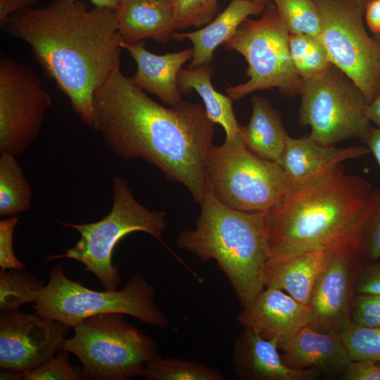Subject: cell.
<instances>
[{"mask_svg": "<svg viewBox=\"0 0 380 380\" xmlns=\"http://www.w3.org/2000/svg\"><path fill=\"white\" fill-rule=\"evenodd\" d=\"M213 72L211 63L192 69L182 68L177 77L178 89L183 94L195 90L203 101L208 118L223 127L225 139H232L240 134V125L232 108L234 101L214 89L211 82Z\"/></svg>", "mask_w": 380, "mask_h": 380, "instance_id": "obj_24", "label": "cell"}, {"mask_svg": "<svg viewBox=\"0 0 380 380\" xmlns=\"http://www.w3.org/2000/svg\"><path fill=\"white\" fill-rule=\"evenodd\" d=\"M289 45L293 66L303 80L314 78L333 65L319 37L290 34Z\"/></svg>", "mask_w": 380, "mask_h": 380, "instance_id": "obj_27", "label": "cell"}, {"mask_svg": "<svg viewBox=\"0 0 380 380\" xmlns=\"http://www.w3.org/2000/svg\"><path fill=\"white\" fill-rule=\"evenodd\" d=\"M355 294H380V262H362L355 285Z\"/></svg>", "mask_w": 380, "mask_h": 380, "instance_id": "obj_36", "label": "cell"}, {"mask_svg": "<svg viewBox=\"0 0 380 380\" xmlns=\"http://www.w3.org/2000/svg\"><path fill=\"white\" fill-rule=\"evenodd\" d=\"M74 331L61 348L80 359L83 379L127 380L141 376L146 365L158 354L156 343L128 323L122 313L87 317Z\"/></svg>", "mask_w": 380, "mask_h": 380, "instance_id": "obj_6", "label": "cell"}, {"mask_svg": "<svg viewBox=\"0 0 380 380\" xmlns=\"http://www.w3.org/2000/svg\"><path fill=\"white\" fill-rule=\"evenodd\" d=\"M290 34L319 36L320 18L315 0H271Z\"/></svg>", "mask_w": 380, "mask_h": 380, "instance_id": "obj_30", "label": "cell"}, {"mask_svg": "<svg viewBox=\"0 0 380 380\" xmlns=\"http://www.w3.org/2000/svg\"><path fill=\"white\" fill-rule=\"evenodd\" d=\"M252 114L246 126H239L247 148L265 160L279 163L289 135L279 113L263 97L251 99Z\"/></svg>", "mask_w": 380, "mask_h": 380, "instance_id": "obj_23", "label": "cell"}, {"mask_svg": "<svg viewBox=\"0 0 380 380\" xmlns=\"http://www.w3.org/2000/svg\"><path fill=\"white\" fill-rule=\"evenodd\" d=\"M377 362L380 365V361H378Z\"/></svg>", "mask_w": 380, "mask_h": 380, "instance_id": "obj_48", "label": "cell"}, {"mask_svg": "<svg viewBox=\"0 0 380 380\" xmlns=\"http://www.w3.org/2000/svg\"><path fill=\"white\" fill-rule=\"evenodd\" d=\"M155 294V288L139 272L120 291H96L68 279L58 264L32 308L70 327L87 317L112 312L130 315L153 327H167L169 320L157 305Z\"/></svg>", "mask_w": 380, "mask_h": 380, "instance_id": "obj_5", "label": "cell"}, {"mask_svg": "<svg viewBox=\"0 0 380 380\" xmlns=\"http://www.w3.org/2000/svg\"><path fill=\"white\" fill-rule=\"evenodd\" d=\"M303 81L299 122L310 127L311 139L324 146L353 138L365 143L372 129L368 101L348 76L333 65Z\"/></svg>", "mask_w": 380, "mask_h": 380, "instance_id": "obj_10", "label": "cell"}, {"mask_svg": "<svg viewBox=\"0 0 380 380\" xmlns=\"http://www.w3.org/2000/svg\"><path fill=\"white\" fill-rule=\"evenodd\" d=\"M232 362L234 374L243 380H312L321 374L287 367L274 343L247 329L234 343Z\"/></svg>", "mask_w": 380, "mask_h": 380, "instance_id": "obj_17", "label": "cell"}, {"mask_svg": "<svg viewBox=\"0 0 380 380\" xmlns=\"http://www.w3.org/2000/svg\"><path fill=\"white\" fill-rule=\"evenodd\" d=\"M51 105L40 78L9 56L0 60V153L16 156L36 139Z\"/></svg>", "mask_w": 380, "mask_h": 380, "instance_id": "obj_12", "label": "cell"}, {"mask_svg": "<svg viewBox=\"0 0 380 380\" xmlns=\"http://www.w3.org/2000/svg\"><path fill=\"white\" fill-rule=\"evenodd\" d=\"M94 127L116 155L142 158L184 185L200 204L208 186V153L215 124L200 103L170 108L151 99L117 65L93 98Z\"/></svg>", "mask_w": 380, "mask_h": 380, "instance_id": "obj_1", "label": "cell"}, {"mask_svg": "<svg viewBox=\"0 0 380 380\" xmlns=\"http://www.w3.org/2000/svg\"><path fill=\"white\" fill-rule=\"evenodd\" d=\"M362 265L350 241H341L331 247L308 303V326L339 334L352 322L355 285Z\"/></svg>", "mask_w": 380, "mask_h": 380, "instance_id": "obj_13", "label": "cell"}, {"mask_svg": "<svg viewBox=\"0 0 380 380\" xmlns=\"http://www.w3.org/2000/svg\"><path fill=\"white\" fill-rule=\"evenodd\" d=\"M75 1L77 0H70ZM95 6L108 8L115 11L118 8L121 0H89Z\"/></svg>", "mask_w": 380, "mask_h": 380, "instance_id": "obj_42", "label": "cell"}, {"mask_svg": "<svg viewBox=\"0 0 380 380\" xmlns=\"http://www.w3.org/2000/svg\"><path fill=\"white\" fill-rule=\"evenodd\" d=\"M170 4L177 30L203 27L218 11V0H172Z\"/></svg>", "mask_w": 380, "mask_h": 380, "instance_id": "obj_32", "label": "cell"}, {"mask_svg": "<svg viewBox=\"0 0 380 380\" xmlns=\"http://www.w3.org/2000/svg\"><path fill=\"white\" fill-rule=\"evenodd\" d=\"M319 38L332 64L363 92L368 103L380 91V44L364 25L365 8L353 0H315Z\"/></svg>", "mask_w": 380, "mask_h": 380, "instance_id": "obj_11", "label": "cell"}, {"mask_svg": "<svg viewBox=\"0 0 380 380\" xmlns=\"http://www.w3.org/2000/svg\"><path fill=\"white\" fill-rule=\"evenodd\" d=\"M141 376L148 380H224L223 373L195 360L164 358L158 354L145 366Z\"/></svg>", "mask_w": 380, "mask_h": 380, "instance_id": "obj_26", "label": "cell"}, {"mask_svg": "<svg viewBox=\"0 0 380 380\" xmlns=\"http://www.w3.org/2000/svg\"><path fill=\"white\" fill-rule=\"evenodd\" d=\"M352 322L359 326H380V294H355L351 311Z\"/></svg>", "mask_w": 380, "mask_h": 380, "instance_id": "obj_34", "label": "cell"}, {"mask_svg": "<svg viewBox=\"0 0 380 380\" xmlns=\"http://www.w3.org/2000/svg\"><path fill=\"white\" fill-rule=\"evenodd\" d=\"M248 1L262 3V4H267L269 1H271V0H248Z\"/></svg>", "mask_w": 380, "mask_h": 380, "instance_id": "obj_45", "label": "cell"}, {"mask_svg": "<svg viewBox=\"0 0 380 380\" xmlns=\"http://www.w3.org/2000/svg\"><path fill=\"white\" fill-rule=\"evenodd\" d=\"M143 41L136 43L121 42L137 64L132 82L144 91L150 92L170 106L182 101L177 86V77L182 65L194 56V49L157 55L146 49Z\"/></svg>", "mask_w": 380, "mask_h": 380, "instance_id": "obj_19", "label": "cell"}, {"mask_svg": "<svg viewBox=\"0 0 380 380\" xmlns=\"http://www.w3.org/2000/svg\"><path fill=\"white\" fill-rule=\"evenodd\" d=\"M20 216L0 221V267L2 270H23L26 266L15 255L13 237Z\"/></svg>", "mask_w": 380, "mask_h": 380, "instance_id": "obj_35", "label": "cell"}, {"mask_svg": "<svg viewBox=\"0 0 380 380\" xmlns=\"http://www.w3.org/2000/svg\"><path fill=\"white\" fill-rule=\"evenodd\" d=\"M258 19L247 18L222 45L241 53L248 63L249 80L225 91L238 101L255 91L279 89L286 96L300 94L303 80L293 66L289 51V32L275 5L269 1Z\"/></svg>", "mask_w": 380, "mask_h": 380, "instance_id": "obj_9", "label": "cell"}, {"mask_svg": "<svg viewBox=\"0 0 380 380\" xmlns=\"http://www.w3.org/2000/svg\"><path fill=\"white\" fill-rule=\"evenodd\" d=\"M333 245L287 255H270L264 272L265 288H278L308 305L315 283Z\"/></svg>", "mask_w": 380, "mask_h": 380, "instance_id": "obj_20", "label": "cell"}, {"mask_svg": "<svg viewBox=\"0 0 380 380\" xmlns=\"http://www.w3.org/2000/svg\"><path fill=\"white\" fill-rule=\"evenodd\" d=\"M356 249L362 262H375L380 258V189L373 190L362 210Z\"/></svg>", "mask_w": 380, "mask_h": 380, "instance_id": "obj_29", "label": "cell"}, {"mask_svg": "<svg viewBox=\"0 0 380 380\" xmlns=\"http://www.w3.org/2000/svg\"><path fill=\"white\" fill-rule=\"evenodd\" d=\"M380 168V127L372 128L365 141Z\"/></svg>", "mask_w": 380, "mask_h": 380, "instance_id": "obj_40", "label": "cell"}, {"mask_svg": "<svg viewBox=\"0 0 380 380\" xmlns=\"http://www.w3.org/2000/svg\"><path fill=\"white\" fill-rule=\"evenodd\" d=\"M339 334L353 360L380 361V326L365 327L351 322Z\"/></svg>", "mask_w": 380, "mask_h": 380, "instance_id": "obj_31", "label": "cell"}, {"mask_svg": "<svg viewBox=\"0 0 380 380\" xmlns=\"http://www.w3.org/2000/svg\"><path fill=\"white\" fill-rule=\"evenodd\" d=\"M193 230L177 237L180 248L203 261L214 260L243 308L265 289L264 272L271 254L268 213L245 212L222 203L208 189Z\"/></svg>", "mask_w": 380, "mask_h": 380, "instance_id": "obj_4", "label": "cell"}, {"mask_svg": "<svg viewBox=\"0 0 380 380\" xmlns=\"http://www.w3.org/2000/svg\"><path fill=\"white\" fill-rule=\"evenodd\" d=\"M115 18L118 32L127 43L145 39L166 43L173 39L177 30L167 0H121Z\"/></svg>", "mask_w": 380, "mask_h": 380, "instance_id": "obj_21", "label": "cell"}, {"mask_svg": "<svg viewBox=\"0 0 380 380\" xmlns=\"http://www.w3.org/2000/svg\"><path fill=\"white\" fill-rule=\"evenodd\" d=\"M39 0H0V25L4 26L13 13L37 5Z\"/></svg>", "mask_w": 380, "mask_h": 380, "instance_id": "obj_38", "label": "cell"}, {"mask_svg": "<svg viewBox=\"0 0 380 380\" xmlns=\"http://www.w3.org/2000/svg\"><path fill=\"white\" fill-rule=\"evenodd\" d=\"M341 377L343 380H380V365L372 360H353Z\"/></svg>", "mask_w": 380, "mask_h": 380, "instance_id": "obj_37", "label": "cell"}, {"mask_svg": "<svg viewBox=\"0 0 380 380\" xmlns=\"http://www.w3.org/2000/svg\"><path fill=\"white\" fill-rule=\"evenodd\" d=\"M369 153L368 147L324 146L310 136L298 139L289 137L279 163L295 188L331 174L346 160Z\"/></svg>", "mask_w": 380, "mask_h": 380, "instance_id": "obj_16", "label": "cell"}, {"mask_svg": "<svg viewBox=\"0 0 380 380\" xmlns=\"http://www.w3.org/2000/svg\"><path fill=\"white\" fill-rule=\"evenodd\" d=\"M24 373L7 369H1L0 372V379H23Z\"/></svg>", "mask_w": 380, "mask_h": 380, "instance_id": "obj_43", "label": "cell"}, {"mask_svg": "<svg viewBox=\"0 0 380 380\" xmlns=\"http://www.w3.org/2000/svg\"><path fill=\"white\" fill-rule=\"evenodd\" d=\"M281 350L287 367L316 369L330 376L341 375L353 361L338 333L319 331L309 326L301 329Z\"/></svg>", "mask_w": 380, "mask_h": 380, "instance_id": "obj_18", "label": "cell"}, {"mask_svg": "<svg viewBox=\"0 0 380 380\" xmlns=\"http://www.w3.org/2000/svg\"><path fill=\"white\" fill-rule=\"evenodd\" d=\"M373 37L376 39V41L380 44V33L374 34Z\"/></svg>", "mask_w": 380, "mask_h": 380, "instance_id": "obj_46", "label": "cell"}, {"mask_svg": "<svg viewBox=\"0 0 380 380\" xmlns=\"http://www.w3.org/2000/svg\"><path fill=\"white\" fill-rule=\"evenodd\" d=\"M4 27L30 46L33 60L68 97L72 112L94 129V93L120 65L122 39L115 11L54 0L13 13Z\"/></svg>", "mask_w": 380, "mask_h": 380, "instance_id": "obj_2", "label": "cell"}, {"mask_svg": "<svg viewBox=\"0 0 380 380\" xmlns=\"http://www.w3.org/2000/svg\"><path fill=\"white\" fill-rule=\"evenodd\" d=\"M206 177L208 189L222 203L245 212L269 213L292 189L280 164L253 153L240 134L211 146Z\"/></svg>", "mask_w": 380, "mask_h": 380, "instance_id": "obj_8", "label": "cell"}, {"mask_svg": "<svg viewBox=\"0 0 380 380\" xmlns=\"http://www.w3.org/2000/svg\"><path fill=\"white\" fill-rule=\"evenodd\" d=\"M267 4L248 0H232L228 6L208 24L190 32H175L174 40L189 39L194 56L189 68L210 64L218 46L222 45L251 15L263 13Z\"/></svg>", "mask_w": 380, "mask_h": 380, "instance_id": "obj_22", "label": "cell"}, {"mask_svg": "<svg viewBox=\"0 0 380 380\" xmlns=\"http://www.w3.org/2000/svg\"><path fill=\"white\" fill-rule=\"evenodd\" d=\"M32 190L14 156L0 157V215L15 216L32 207Z\"/></svg>", "mask_w": 380, "mask_h": 380, "instance_id": "obj_25", "label": "cell"}, {"mask_svg": "<svg viewBox=\"0 0 380 380\" xmlns=\"http://www.w3.org/2000/svg\"><path fill=\"white\" fill-rule=\"evenodd\" d=\"M25 380H79L83 379L82 369L68 360V351L60 348L56 357H51L34 369L24 373Z\"/></svg>", "mask_w": 380, "mask_h": 380, "instance_id": "obj_33", "label": "cell"}, {"mask_svg": "<svg viewBox=\"0 0 380 380\" xmlns=\"http://www.w3.org/2000/svg\"><path fill=\"white\" fill-rule=\"evenodd\" d=\"M374 189L365 178L346 175L338 166L331 174L292 188L268 213L270 255H287L341 241L356 247L362 208Z\"/></svg>", "mask_w": 380, "mask_h": 380, "instance_id": "obj_3", "label": "cell"}, {"mask_svg": "<svg viewBox=\"0 0 380 380\" xmlns=\"http://www.w3.org/2000/svg\"><path fill=\"white\" fill-rule=\"evenodd\" d=\"M167 1H168L170 3H171V1H172V0H167Z\"/></svg>", "mask_w": 380, "mask_h": 380, "instance_id": "obj_47", "label": "cell"}, {"mask_svg": "<svg viewBox=\"0 0 380 380\" xmlns=\"http://www.w3.org/2000/svg\"><path fill=\"white\" fill-rule=\"evenodd\" d=\"M45 285L23 270L0 271V310H16L23 304L34 303Z\"/></svg>", "mask_w": 380, "mask_h": 380, "instance_id": "obj_28", "label": "cell"}, {"mask_svg": "<svg viewBox=\"0 0 380 380\" xmlns=\"http://www.w3.org/2000/svg\"><path fill=\"white\" fill-rule=\"evenodd\" d=\"M310 309L285 291L266 287L237 317L244 329L274 343L281 350L308 326Z\"/></svg>", "mask_w": 380, "mask_h": 380, "instance_id": "obj_15", "label": "cell"}, {"mask_svg": "<svg viewBox=\"0 0 380 380\" xmlns=\"http://www.w3.org/2000/svg\"><path fill=\"white\" fill-rule=\"evenodd\" d=\"M113 203L109 213L91 223L58 224L76 229L80 239L65 253L47 257L48 260L66 258L83 263L106 290H118L121 277L112 263V254L118 241L129 233L143 232L160 241L166 227L165 213L149 210L134 197L126 179L113 180Z\"/></svg>", "mask_w": 380, "mask_h": 380, "instance_id": "obj_7", "label": "cell"}, {"mask_svg": "<svg viewBox=\"0 0 380 380\" xmlns=\"http://www.w3.org/2000/svg\"><path fill=\"white\" fill-rule=\"evenodd\" d=\"M70 328L37 312L1 310V369L25 373L40 365L61 348Z\"/></svg>", "mask_w": 380, "mask_h": 380, "instance_id": "obj_14", "label": "cell"}, {"mask_svg": "<svg viewBox=\"0 0 380 380\" xmlns=\"http://www.w3.org/2000/svg\"><path fill=\"white\" fill-rule=\"evenodd\" d=\"M365 20L373 34L380 33V0H372L367 5Z\"/></svg>", "mask_w": 380, "mask_h": 380, "instance_id": "obj_39", "label": "cell"}, {"mask_svg": "<svg viewBox=\"0 0 380 380\" xmlns=\"http://www.w3.org/2000/svg\"><path fill=\"white\" fill-rule=\"evenodd\" d=\"M365 114L370 122H372L380 127V91L371 102L368 103Z\"/></svg>", "mask_w": 380, "mask_h": 380, "instance_id": "obj_41", "label": "cell"}, {"mask_svg": "<svg viewBox=\"0 0 380 380\" xmlns=\"http://www.w3.org/2000/svg\"><path fill=\"white\" fill-rule=\"evenodd\" d=\"M357 4L365 8L367 5L370 3L372 0H353Z\"/></svg>", "mask_w": 380, "mask_h": 380, "instance_id": "obj_44", "label": "cell"}]
</instances>
